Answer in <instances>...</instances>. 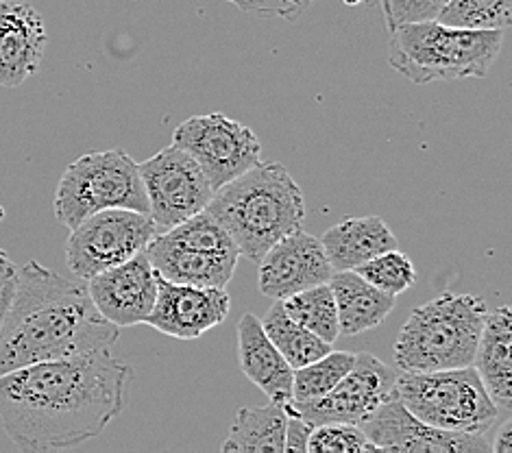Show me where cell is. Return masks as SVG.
I'll return each instance as SVG.
<instances>
[{
	"label": "cell",
	"mask_w": 512,
	"mask_h": 453,
	"mask_svg": "<svg viewBox=\"0 0 512 453\" xmlns=\"http://www.w3.org/2000/svg\"><path fill=\"white\" fill-rule=\"evenodd\" d=\"M144 253L162 279L203 288H227L240 257L236 242L205 210L157 234Z\"/></svg>",
	"instance_id": "ba28073f"
},
{
	"label": "cell",
	"mask_w": 512,
	"mask_h": 453,
	"mask_svg": "<svg viewBox=\"0 0 512 453\" xmlns=\"http://www.w3.org/2000/svg\"><path fill=\"white\" fill-rule=\"evenodd\" d=\"M327 284L336 301L340 336H358L380 327L395 310L397 297L375 288L356 271H336Z\"/></svg>",
	"instance_id": "44dd1931"
},
{
	"label": "cell",
	"mask_w": 512,
	"mask_h": 453,
	"mask_svg": "<svg viewBox=\"0 0 512 453\" xmlns=\"http://www.w3.org/2000/svg\"><path fill=\"white\" fill-rule=\"evenodd\" d=\"M447 0H380L388 31L410 22L436 20Z\"/></svg>",
	"instance_id": "f1b7e54d"
},
{
	"label": "cell",
	"mask_w": 512,
	"mask_h": 453,
	"mask_svg": "<svg viewBox=\"0 0 512 453\" xmlns=\"http://www.w3.org/2000/svg\"><path fill=\"white\" fill-rule=\"evenodd\" d=\"M353 362H356V353L332 349L323 358L299 366L292 371V401L321 399L351 371Z\"/></svg>",
	"instance_id": "d4e9b609"
},
{
	"label": "cell",
	"mask_w": 512,
	"mask_h": 453,
	"mask_svg": "<svg viewBox=\"0 0 512 453\" xmlns=\"http://www.w3.org/2000/svg\"><path fill=\"white\" fill-rule=\"evenodd\" d=\"M229 308L227 288L173 284L157 275V299L144 325L170 338L194 340L225 323Z\"/></svg>",
	"instance_id": "5bb4252c"
},
{
	"label": "cell",
	"mask_w": 512,
	"mask_h": 453,
	"mask_svg": "<svg viewBox=\"0 0 512 453\" xmlns=\"http://www.w3.org/2000/svg\"><path fill=\"white\" fill-rule=\"evenodd\" d=\"M262 327L266 336L271 338L273 345L284 355L292 369L306 366L314 360L323 358L325 353L332 351V345L312 334L310 329L299 325L297 321L284 312L282 301H275L262 318Z\"/></svg>",
	"instance_id": "603a6c76"
},
{
	"label": "cell",
	"mask_w": 512,
	"mask_h": 453,
	"mask_svg": "<svg viewBox=\"0 0 512 453\" xmlns=\"http://www.w3.org/2000/svg\"><path fill=\"white\" fill-rule=\"evenodd\" d=\"M155 236L157 229L146 212L125 207L96 212L70 229L66 262L72 275L88 281L142 253Z\"/></svg>",
	"instance_id": "9c48e42d"
},
{
	"label": "cell",
	"mask_w": 512,
	"mask_h": 453,
	"mask_svg": "<svg viewBox=\"0 0 512 453\" xmlns=\"http://www.w3.org/2000/svg\"><path fill=\"white\" fill-rule=\"evenodd\" d=\"M229 5H236L240 11L258 16H277L288 22H295L299 16L306 14L314 0H225Z\"/></svg>",
	"instance_id": "f546056e"
},
{
	"label": "cell",
	"mask_w": 512,
	"mask_h": 453,
	"mask_svg": "<svg viewBox=\"0 0 512 453\" xmlns=\"http://www.w3.org/2000/svg\"><path fill=\"white\" fill-rule=\"evenodd\" d=\"M332 275L334 268L321 240L295 229L262 255L258 284L264 297L282 301L306 288L327 284Z\"/></svg>",
	"instance_id": "9a60e30c"
},
{
	"label": "cell",
	"mask_w": 512,
	"mask_h": 453,
	"mask_svg": "<svg viewBox=\"0 0 512 453\" xmlns=\"http://www.w3.org/2000/svg\"><path fill=\"white\" fill-rule=\"evenodd\" d=\"M286 403L271 401L262 408H242L229 427L225 453H282L286 438Z\"/></svg>",
	"instance_id": "7402d4cb"
},
{
	"label": "cell",
	"mask_w": 512,
	"mask_h": 453,
	"mask_svg": "<svg viewBox=\"0 0 512 453\" xmlns=\"http://www.w3.org/2000/svg\"><path fill=\"white\" fill-rule=\"evenodd\" d=\"M377 451L360 425L323 423L312 427L308 453H362Z\"/></svg>",
	"instance_id": "83f0119b"
},
{
	"label": "cell",
	"mask_w": 512,
	"mask_h": 453,
	"mask_svg": "<svg viewBox=\"0 0 512 453\" xmlns=\"http://www.w3.org/2000/svg\"><path fill=\"white\" fill-rule=\"evenodd\" d=\"M486 301L443 292L414 308L395 340L397 371H445L473 364L484 327Z\"/></svg>",
	"instance_id": "5b68a950"
},
{
	"label": "cell",
	"mask_w": 512,
	"mask_h": 453,
	"mask_svg": "<svg viewBox=\"0 0 512 453\" xmlns=\"http://www.w3.org/2000/svg\"><path fill=\"white\" fill-rule=\"evenodd\" d=\"M16 279H18V266L11 262L7 251L0 249V323H3L11 297H14Z\"/></svg>",
	"instance_id": "1f68e13d"
},
{
	"label": "cell",
	"mask_w": 512,
	"mask_h": 453,
	"mask_svg": "<svg viewBox=\"0 0 512 453\" xmlns=\"http://www.w3.org/2000/svg\"><path fill=\"white\" fill-rule=\"evenodd\" d=\"M397 373L377 355L360 351L351 371L327 395L314 401H290V408L312 427L323 423H353L362 427L382 403L395 397Z\"/></svg>",
	"instance_id": "7c38bea8"
},
{
	"label": "cell",
	"mask_w": 512,
	"mask_h": 453,
	"mask_svg": "<svg viewBox=\"0 0 512 453\" xmlns=\"http://www.w3.org/2000/svg\"><path fill=\"white\" fill-rule=\"evenodd\" d=\"M395 397L417 419L447 432L486 434L499 416L473 364L445 371H399Z\"/></svg>",
	"instance_id": "8992f818"
},
{
	"label": "cell",
	"mask_w": 512,
	"mask_h": 453,
	"mask_svg": "<svg viewBox=\"0 0 512 453\" xmlns=\"http://www.w3.org/2000/svg\"><path fill=\"white\" fill-rule=\"evenodd\" d=\"M282 308L292 321H297L299 325L310 329L312 334L323 338L329 345H334L338 340V312L329 284L312 286L297 292V295L282 299Z\"/></svg>",
	"instance_id": "cb8c5ba5"
},
{
	"label": "cell",
	"mask_w": 512,
	"mask_h": 453,
	"mask_svg": "<svg viewBox=\"0 0 512 453\" xmlns=\"http://www.w3.org/2000/svg\"><path fill=\"white\" fill-rule=\"evenodd\" d=\"M436 20L458 29L506 31L512 22V0H447Z\"/></svg>",
	"instance_id": "484cf974"
},
{
	"label": "cell",
	"mask_w": 512,
	"mask_h": 453,
	"mask_svg": "<svg viewBox=\"0 0 512 453\" xmlns=\"http://www.w3.org/2000/svg\"><path fill=\"white\" fill-rule=\"evenodd\" d=\"M353 271L362 275L375 288H380L382 292H388L393 297H399L401 292L412 288L414 281H417V268H414L410 257L399 249H390L386 253L375 255L369 262L353 268Z\"/></svg>",
	"instance_id": "4316f807"
},
{
	"label": "cell",
	"mask_w": 512,
	"mask_h": 453,
	"mask_svg": "<svg viewBox=\"0 0 512 453\" xmlns=\"http://www.w3.org/2000/svg\"><path fill=\"white\" fill-rule=\"evenodd\" d=\"M491 451L495 453H512V421H506L502 430L497 432L495 443H491Z\"/></svg>",
	"instance_id": "d6a6232c"
},
{
	"label": "cell",
	"mask_w": 512,
	"mask_h": 453,
	"mask_svg": "<svg viewBox=\"0 0 512 453\" xmlns=\"http://www.w3.org/2000/svg\"><path fill=\"white\" fill-rule=\"evenodd\" d=\"M321 244L336 273L353 271L356 266L369 262L371 257L397 249L399 240L380 216H360L329 227Z\"/></svg>",
	"instance_id": "ffe728a7"
},
{
	"label": "cell",
	"mask_w": 512,
	"mask_h": 453,
	"mask_svg": "<svg viewBox=\"0 0 512 453\" xmlns=\"http://www.w3.org/2000/svg\"><path fill=\"white\" fill-rule=\"evenodd\" d=\"M48 44L40 11L24 3H0V85L18 88L38 72Z\"/></svg>",
	"instance_id": "e0dca14e"
},
{
	"label": "cell",
	"mask_w": 512,
	"mask_h": 453,
	"mask_svg": "<svg viewBox=\"0 0 512 453\" xmlns=\"http://www.w3.org/2000/svg\"><path fill=\"white\" fill-rule=\"evenodd\" d=\"M0 3H3V0H0Z\"/></svg>",
	"instance_id": "e575fe53"
},
{
	"label": "cell",
	"mask_w": 512,
	"mask_h": 453,
	"mask_svg": "<svg viewBox=\"0 0 512 453\" xmlns=\"http://www.w3.org/2000/svg\"><path fill=\"white\" fill-rule=\"evenodd\" d=\"M377 451L408 453H486L491 443L486 434L447 432L417 419L397 397L382 403L362 423Z\"/></svg>",
	"instance_id": "4fadbf2b"
},
{
	"label": "cell",
	"mask_w": 512,
	"mask_h": 453,
	"mask_svg": "<svg viewBox=\"0 0 512 453\" xmlns=\"http://www.w3.org/2000/svg\"><path fill=\"white\" fill-rule=\"evenodd\" d=\"M512 314L508 305L486 312L484 327L473 355L484 388L495 406L504 412L512 408Z\"/></svg>",
	"instance_id": "d6986e66"
},
{
	"label": "cell",
	"mask_w": 512,
	"mask_h": 453,
	"mask_svg": "<svg viewBox=\"0 0 512 453\" xmlns=\"http://www.w3.org/2000/svg\"><path fill=\"white\" fill-rule=\"evenodd\" d=\"M286 412H288V421H286V438H284V451H301L308 453V440L312 425H308L301 416L290 408V403H286Z\"/></svg>",
	"instance_id": "4dcf8cb0"
},
{
	"label": "cell",
	"mask_w": 512,
	"mask_h": 453,
	"mask_svg": "<svg viewBox=\"0 0 512 453\" xmlns=\"http://www.w3.org/2000/svg\"><path fill=\"white\" fill-rule=\"evenodd\" d=\"M118 338L120 327L99 314L83 279L31 260L18 268L0 323V375L48 360L112 353Z\"/></svg>",
	"instance_id": "7a4b0ae2"
},
{
	"label": "cell",
	"mask_w": 512,
	"mask_h": 453,
	"mask_svg": "<svg viewBox=\"0 0 512 453\" xmlns=\"http://www.w3.org/2000/svg\"><path fill=\"white\" fill-rule=\"evenodd\" d=\"M131 379L114 353L22 366L0 375V421L22 451L77 447L123 412Z\"/></svg>",
	"instance_id": "6da1fadb"
},
{
	"label": "cell",
	"mask_w": 512,
	"mask_h": 453,
	"mask_svg": "<svg viewBox=\"0 0 512 453\" xmlns=\"http://www.w3.org/2000/svg\"><path fill=\"white\" fill-rule=\"evenodd\" d=\"M114 207L149 214V199L133 157L120 149L77 157L57 183L55 218L75 229L88 216Z\"/></svg>",
	"instance_id": "52a82bcc"
},
{
	"label": "cell",
	"mask_w": 512,
	"mask_h": 453,
	"mask_svg": "<svg viewBox=\"0 0 512 453\" xmlns=\"http://www.w3.org/2000/svg\"><path fill=\"white\" fill-rule=\"evenodd\" d=\"M388 33V64L417 85L482 79L504 46L499 29H458L438 20L401 24Z\"/></svg>",
	"instance_id": "277c9868"
},
{
	"label": "cell",
	"mask_w": 512,
	"mask_h": 453,
	"mask_svg": "<svg viewBox=\"0 0 512 453\" xmlns=\"http://www.w3.org/2000/svg\"><path fill=\"white\" fill-rule=\"evenodd\" d=\"M88 281V292L96 310L120 329L144 325L153 312L157 273L144 251Z\"/></svg>",
	"instance_id": "2e32d148"
},
{
	"label": "cell",
	"mask_w": 512,
	"mask_h": 453,
	"mask_svg": "<svg viewBox=\"0 0 512 453\" xmlns=\"http://www.w3.org/2000/svg\"><path fill=\"white\" fill-rule=\"evenodd\" d=\"M205 212L223 225L240 255L260 262L279 238L301 229L306 199L286 166L260 162L214 190Z\"/></svg>",
	"instance_id": "3957f363"
},
{
	"label": "cell",
	"mask_w": 512,
	"mask_h": 453,
	"mask_svg": "<svg viewBox=\"0 0 512 453\" xmlns=\"http://www.w3.org/2000/svg\"><path fill=\"white\" fill-rule=\"evenodd\" d=\"M173 144L197 159L214 190L262 162V144L255 131L225 114L184 120L173 133Z\"/></svg>",
	"instance_id": "8fae6325"
},
{
	"label": "cell",
	"mask_w": 512,
	"mask_h": 453,
	"mask_svg": "<svg viewBox=\"0 0 512 453\" xmlns=\"http://www.w3.org/2000/svg\"><path fill=\"white\" fill-rule=\"evenodd\" d=\"M238 360L251 384L277 403L292 401V366L266 336L262 318L245 314L238 323Z\"/></svg>",
	"instance_id": "ac0fdd59"
},
{
	"label": "cell",
	"mask_w": 512,
	"mask_h": 453,
	"mask_svg": "<svg viewBox=\"0 0 512 453\" xmlns=\"http://www.w3.org/2000/svg\"><path fill=\"white\" fill-rule=\"evenodd\" d=\"M347 5H380V0H345Z\"/></svg>",
	"instance_id": "836d02e7"
},
{
	"label": "cell",
	"mask_w": 512,
	"mask_h": 453,
	"mask_svg": "<svg viewBox=\"0 0 512 453\" xmlns=\"http://www.w3.org/2000/svg\"><path fill=\"white\" fill-rule=\"evenodd\" d=\"M157 234L203 212L214 197L210 179L188 151L170 144L138 164Z\"/></svg>",
	"instance_id": "30bf717a"
}]
</instances>
